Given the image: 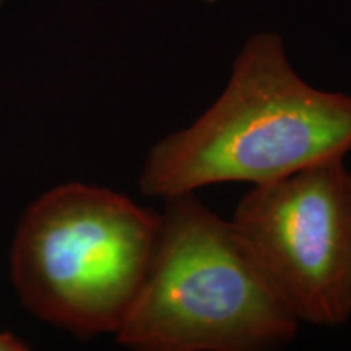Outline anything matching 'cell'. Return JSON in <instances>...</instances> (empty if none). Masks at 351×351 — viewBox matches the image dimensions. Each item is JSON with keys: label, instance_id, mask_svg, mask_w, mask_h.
<instances>
[{"label": "cell", "instance_id": "6da1fadb", "mask_svg": "<svg viewBox=\"0 0 351 351\" xmlns=\"http://www.w3.org/2000/svg\"><path fill=\"white\" fill-rule=\"evenodd\" d=\"M351 152V96L298 75L283 39L244 43L225 90L197 119L153 145L140 191L153 199L225 182L258 186Z\"/></svg>", "mask_w": 351, "mask_h": 351}, {"label": "cell", "instance_id": "7a4b0ae2", "mask_svg": "<svg viewBox=\"0 0 351 351\" xmlns=\"http://www.w3.org/2000/svg\"><path fill=\"white\" fill-rule=\"evenodd\" d=\"M300 327L231 219L197 192L165 200L155 257L117 343L137 351H269L291 343Z\"/></svg>", "mask_w": 351, "mask_h": 351}, {"label": "cell", "instance_id": "3957f363", "mask_svg": "<svg viewBox=\"0 0 351 351\" xmlns=\"http://www.w3.org/2000/svg\"><path fill=\"white\" fill-rule=\"evenodd\" d=\"M161 213L106 187L69 182L29 205L13 239L12 282L29 313L80 339L116 335L137 300Z\"/></svg>", "mask_w": 351, "mask_h": 351}, {"label": "cell", "instance_id": "277c9868", "mask_svg": "<svg viewBox=\"0 0 351 351\" xmlns=\"http://www.w3.org/2000/svg\"><path fill=\"white\" fill-rule=\"evenodd\" d=\"M230 219L301 324L348 322L351 171L345 158L251 186Z\"/></svg>", "mask_w": 351, "mask_h": 351}, {"label": "cell", "instance_id": "5b68a950", "mask_svg": "<svg viewBox=\"0 0 351 351\" xmlns=\"http://www.w3.org/2000/svg\"><path fill=\"white\" fill-rule=\"evenodd\" d=\"M28 345L12 332H0V351H25Z\"/></svg>", "mask_w": 351, "mask_h": 351}]
</instances>
